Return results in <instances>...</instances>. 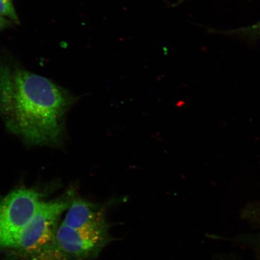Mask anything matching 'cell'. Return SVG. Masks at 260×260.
<instances>
[{
    "label": "cell",
    "mask_w": 260,
    "mask_h": 260,
    "mask_svg": "<svg viewBox=\"0 0 260 260\" xmlns=\"http://www.w3.org/2000/svg\"><path fill=\"white\" fill-rule=\"evenodd\" d=\"M76 101L47 78L0 63V116L6 128L26 144L62 145L65 119Z\"/></svg>",
    "instance_id": "6da1fadb"
},
{
    "label": "cell",
    "mask_w": 260,
    "mask_h": 260,
    "mask_svg": "<svg viewBox=\"0 0 260 260\" xmlns=\"http://www.w3.org/2000/svg\"><path fill=\"white\" fill-rule=\"evenodd\" d=\"M42 201L41 192L31 188H18L0 199V248H14Z\"/></svg>",
    "instance_id": "7a4b0ae2"
},
{
    "label": "cell",
    "mask_w": 260,
    "mask_h": 260,
    "mask_svg": "<svg viewBox=\"0 0 260 260\" xmlns=\"http://www.w3.org/2000/svg\"><path fill=\"white\" fill-rule=\"evenodd\" d=\"M74 195L73 190L58 199L42 201L37 212L22 231L14 248L31 254L54 243L58 220L69 208Z\"/></svg>",
    "instance_id": "3957f363"
},
{
    "label": "cell",
    "mask_w": 260,
    "mask_h": 260,
    "mask_svg": "<svg viewBox=\"0 0 260 260\" xmlns=\"http://www.w3.org/2000/svg\"><path fill=\"white\" fill-rule=\"evenodd\" d=\"M110 240L108 232H84L61 222L54 243L73 260H90L96 257Z\"/></svg>",
    "instance_id": "277c9868"
},
{
    "label": "cell",
    "mask_w": 260,
    "mask_h": 260,
    "mask_svg": "<svg viewBox=\"0 0 260 260\" xmlns=\"http://www.w3.org/2000/svg\"><path fill=\"white\" fill-rule=\"evenodd\" d=\"M74 197L62 223L84 232H108L104 207Z\"/></svg>",
    "instance_id": "5b68a950"
},
{
    "label": "cell",
    "mask_w": 260,
    "mask_h": 260,
    "mask_svg": "<svg viewBox=\"0 0 260 260\" xmlns=\"http://www.w3.org/2000/svg\"><path fill=\"white\" fill-rule=\"evenodd\" d=\"M29 255L27 260H73L61 251L54 243Z\"/></svg>",
    "instance_id": "8992f818"
},
{
    "label": "cell",
    "mask_w": 260,
    "mask_h": 260,
    "mask_svg": "<svg viewBox=\"0 0 260 260\" xmlns=\"http://www.w3.org/2000/svg\"><path fill=\"white\" fill-rule=\"evenodd\" d=\"M211 32H218L223 35L235 36V37L248 39L249 40L255 41L260 38V21L255 24L246 26L232 30L217 31L211 30Z\"/></svg>",
    "instance_id": "52a82bcc"
},
{
    "label": "cell",
    "mask_w": 260,
    "mask_h": 260,
    "mask_svg": "<svg viewBox=\"0 0 260 260\" xmlns=\"http://www.w3.org/2000/svg\"><path fill=\"white\" fill-rule=\"evenodd\" d=\"M0 15L9 19L14 24H19V18L12 0H0Z\"/></svg>",
    "instance_id": "ba28073f"
},
{
    "label": "cell",
    "mask_w": 260,
    "mask_h": 260,
    "mask_svg": "<svg viewBox=\"0 0 260 260\" xmlns=\"http://www.w3.org/2000/svg\"><path fill=\"white\" fill-rule=\"evenodd\" d=\"M245 213L246 218L260 225V204L248 207Z\"/></svg>",
    "instance_id": "9c48e42d"
},
{
    "label": "cell",
    "mask_w": 260,
    "mask_h": 260,
    "mask_svg": "<svg viewBox=\"0 0 260 260\" xmlns=\"http://www.w3.org/2000/svg\"><path fill=\"white\" fill-rule=\"evenodd\" d=\"M12 24L14 23L11 20L0 15V31L4 29L11 27Z\"/></svg>",
    "instance_id": "30bf717a"
},
{
    "label": "cell",
    "mask_w": 260,
    "mask_h": 260,
    "mask_svg": "<svg viewBox=\"0 0 260 260\" xmlns=\"http://www.w3.org/2000/svg\"><path fill=\"white\" fill-rule=\"evenodd\" d=\"M188 1V0H178V1L174 3V5H172V6H178L179 5H180L181 4H183V3L185 2Z\"/></svg>",
    "instance_id": "8fae6325"
}]
</instances>
